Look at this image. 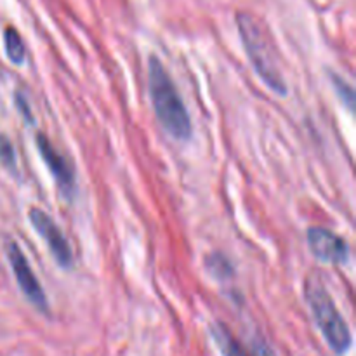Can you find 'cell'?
Masks as SVG:
<instances>
[{
    "label": "cell",
    "mask_w": 356,
    "mask_h": 356,
    "mask_svg": "<svg viewBox=\"0 0 356 356\" xmlns=\"http://www.w3.org/2000/svg\"><path fill=\"white\" fill-rule=\"evenodd\" d=\"M236 26H238L247 58L252 63L257 76L275 94H278L280 97L287 96L289 87L284 73H282L280 56H278L277 45L263 21L257 19L254 14L240 10L236 14Z\"/></svg>",
    "instance_id": "6da1fadb"
},
{
    "label": "cell",
    "mask_w": 356,
    "mask_h": 356,
    "mask_svg": "<svg viewBox=\"0 0 356 356\" xmlns=\"http://www.w3.org/2000/svg\"><path fill=\"white\" fill-rule=\"evenodd\" d=\"M148 89L155 117L163 131L177 141H188L193 134L190 115L165 66L156 56L148 59Z\"/></svg>",
    "instance_id": "7a4b0ae2"
},
{
    "label": "cell",
    "mask_w": 356,
    "mask_h": 356,
    "mask_svg": "<svg viewBox=\"0 0 356 356\" xmlns=\"http://www.w3.org/2000/svg\"><path fill=\"white\" fill-rule=\"evenodd\" d=\"M305 298L313 320L330 350L336 355H346L353 344L350 325L339 313L336 301L327 291L318 273H312L305 280Z\"/></svg>",
    "instance_id": "3957f363"
},
{
    "label": "cell",
    "mask_w": 356,
    "mask_h": 356,
    "mask_svg": "<svg viewBox=\"0 0 356 356\" xmlns=\"http://www.w3.org/2000/svg\"><path fill=\"white\" fill-rule=\"evenodd\" d=\"M28 218H30L31 226H33L35 232L42 236L45 243L49 247V252L52 254L54 261L58 263L59 268L63 270H70L73 266V252L72 247H70L68 240H66L65 233L61 232L58 225L54 222V219L47 214L45 211L38 207H31L28 212Z\"/></svg>",
    "instance_id": "277c9868"
},
{
    "label": "cell",
    "mask_w": 356,
    "mask_h": 356,
    "mask_svg": "<svg viewBox=\"0 0 356 356\" xmlns=\"http://www.w3.org/2000/svg\"><path fill=\"white\" fill-rule=\"evenodd\" d=\"M7 259H9L10 268H13L14 278H16V284L19 287V291L23 292L24 298L38 309V312H47L49 302L47 296H45L44 289H42L40 282L35 277L33 270H31L30 263H28L26 256L23 254V250L19 249L16 242L7 243Z\"/></svg>",
    "instance_id": "5b68a950"
},
{
    "label": "cell",
    "mask_w": 356,
    "mask_h": 356,
    "mask_svg": "<svg viewBox=\"0 0 356 356\" xmlns=\"http://www.w3.org/2000/svg\"><path fill=\"white\" fill-rule=\"evenodd\" d=\"M35 145H37L42 160L45 162L47 169L54 176V181L63 197L66 200H73L76 191V181L75 169L72 167V163L68 162V159L63 153H59V149H56V146L52 145L51 139L44 132H37V136H35Z\"/></svg>",
    "instance_id": "8992f818"
},
{
    "label": "cell",
    "mask_w": 356,
    "mask_h": 356,
    "mask_svg": "<svg viewBox=\"0 0 356 356\" xmlns=\"http://www.w3.org/2000/svg\"><path fill=\"white\" fill-rule=\"evenodd\" d=\"M309 252L318 261L327 264H346L350 259V247L346 240L341 238L332 229L322 226H312L308 229Z\"/></svg>",
    "instance_id": "52a82bcc"
},
{
    "label": "cell",
    "mask_w": 356,
    "mask_h": 356,
    "mask_svg": "<svg viewBox=\"0 0 356 356\" xmlns=\"http://www.w3.org/2000/svg\"><path fill=\"white\" fill-rule=\"evenodd\" d=\"M211 336L222 356H250L222 323H212Z\"/></svg>",
    "instance_id": "ba28073f"
},
{
    "label": "cell",
    "mask_w": 356,
    "mask_h": 356,
    "mask_svg": "<svg viewBox=\"0 0 356 356\" xmlns=\"http://www.w3.org/2000/svg\"><path fill=\"white\" fill-rule=\"evenodd\" d=\"M3 47H6V54L13 65H23L24 58H26V54H24L26 51H24L23 38L17 33L16 28L7 26L6 30H3Z\"/></svg>",
    "instance_id": "9c48e42d"
},
{
    "label": "cell",
    "mask_w": 356,
    "mask_h": 356,
    "mask_svg": "<svg viewBox=\"0 0 356 356\" xmlns=\"http://www.w3.org/2000/svg\"><path fill=\"white\" fill-rule=\"evenodd\" d=\"M205 270L216 278V280H229L235 273L232 261L221 252H212L205 257Z\"/></svg>",
    "instance_id": "30bf717a"
},
{
    "label": "cell",
    "mask_w": 356,
    "mask_h": 356,
    "mask_svg": "<svg viewBox=\"0 0 356 356\" xmlns=\"http://www.w3.org/2000/svg\"><path fill=\"white\" fill-rule=\"evenodd\" d=\"M330 76H332L334 89H336L339 99L343 101V104H346L348 110L353 111V108H355V90H353V87H351L350 83L346 82V80L341 79L339 75H334V73H332Z\"/></svg>",
    "instance_id": "8fae6325"
},
{
    "label": "cell",
    "mask_w": 356,
    "mask_h": 356,
    "mask_svg": "<svg viewBox=\"0 0 356 356\" xmlns=\"http://www.w3.org/2000/svg\"><path fill=\"white\" fill-rule=\"evenodd\" d=\"M0 162L6 169L13 170V172L16 170V153H14L13 143L3 134H0Z\"/></svg>",
    "instance_id": "7c38bea8"
},
{
    "label": "cell",
    "mask_w": 356,
    "mask_h": 356,
    "mask_svg": "<svg viewBox=\"0 0 356 356\" xmlns=\"http://www.w3.org/2000/svg\"><path fill=\"white\" fill-rule=\"evenodd\" d=\"M16 104H17V108H19V113L23 115L24 120L30 122V124H31V122H33V115H31L30 106H28L26 97H24L21 92H16Z\"/></svg>",
    "instance_id": "4fadbf2b"
}]
</instances>
